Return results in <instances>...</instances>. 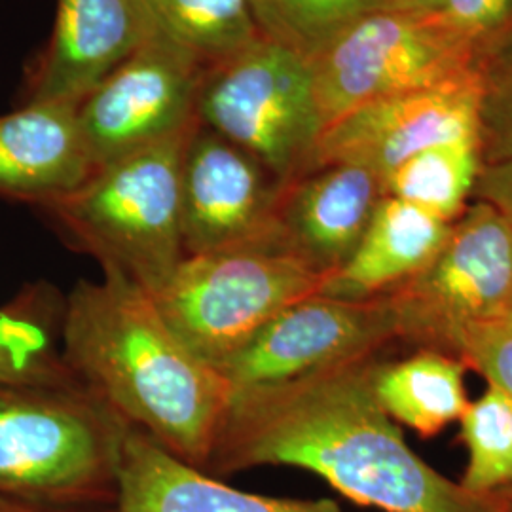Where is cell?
<instances>
[{"mask_svg": "<svg viewBox=\"0 0 512 512\" xmlns=\"http://www.w3.org/2000/svg\"><path fill=\"white\" fill-rule=\"evenodd\" d=\"M482 169L478 139L425 148L384 179L385 196L416 205L444 222H456L469 207Z\"/></svg>", "mask_w": 512, "mask_h": 512, "instance_id": "cell-20", "label": "cell"}, {"mask_svg": "<svg viewBox=\"0 0 512 512\" xmlns=\"http://www.w3.org/2000/svg\"><path fill=\"white\" fill-rule=\"evenodd\" d=\"M196 118L255 156L281 184L310 169L325 129L310 61L266 37L205 71Z\"/></svg>", "mask_w": 512, "mask_h": 512, "instance_id": "cell-7", "label": "cell"}, {"mask_svg": "<svg viewBox=\"0 0 512 512\" xmlns=\"http://www.w3.org/2000/svg\"><path fill=\"white\" fill-rule=\"evenodd\" d=\"M397 338L387 293L366 300L311 294L275 315L220 372L234 389L281 384L374 357Z\"/></svg>", "mask_w": 512, "mask_h": 512, "instance_id": "cell-10", "label": "cell"}, {"mask_svg": "<svg viewBox=\"0 0 512 512\" xmlns=\"http://www.w3.org/2000/svg\"><path fill=\"white\" fill-rule=\"evenodd\" d=\"M482 82L475 78L351 110L323 129L308 171L327 164L363 165L384 181L425 148L478 139Z\"/></svg>", "mask_w": 512, "mask_h": 512, "instance_id": "cell-12", "label": "cell"}, {"mask_svg": "<svg viewBox=\"0 0 512 512\" xmlns=\"http://www.w3.org/2000/svg\"><path fill=\"white\" fill-rule=\"evenodd\" d=\"M450 226L416 205L385 196L355 253L327 277L319 294L366 300L391 291L437 256Z\"/></svg>", "mask_w": 512, "mask_h": 512, "instance_id": "cell-17", "label": "cell"}, {"mask_svg": "<svg viewBox=\"0 0 512 512\" xmlns=\"http://www.w3.org/2000/svg\"><path fill=\"white\" fill-rule=\"evenodd\" d=\"M325 128L370 103L484 78L437 10L387 8L353 23L310 59Z\"/></svg>", "mask_w": 512, "mask_h": 512, "instance_id": "cell-6", "label": "cell"}, {"mask_svg": "<svg viewBox=\"0 0 512 512\" xmlns=\"http://www.w3.org/2000/svg\"><path fill=\"white\" fill-rule=\"evenodd\" d=\"M384 198V181L363 165H319L281 186V247L329 277L355 253Z\"/></svg>", "mask_w": 512, "mask_h": 512, "instance_id": "cell-14", "label": "cell"}, {"mask_svg": "<svg viewBox=\"0 0 512 512\" xmlns=\"http://www.w3.org/2000/svg\"><path fill=\"white\" fill-rule=\"evenodd\" d=\"M454 355L467 368H475L488 385L512 401V327L505 321L475 325L459 336Z\"/></svg>", "mask_w": 512, "mask_h": 512, "instance_id": "cell-26", "label": "cell"}, {"mask_svg": "<svg viewBox=\"0 0 512 512\" xmlns=\"http://www.w3.org/2000/svg\"><path fill=\"white\" fill-rule=\"evenodd\" d=\"M260 33L313 59L353 23L395 8V0H249Z\"/></svg>", "mask_w": 512, "mask_h": 512, "instance_id": "cell-22", "label": "cell"}, {"mask_svg": "<svg viewBox=\"0 0 512 512\" xmlns=\"http://www.w3.org/2000/svg\"><path fill=\"white\" fill-rule=\"evenodd\" d=\"M473 196L478 202L490 203L512 222V158L482 165Z\"/></svg>", "mask_w": 512, "mask_h": 512, "instance_id": "cell-27", "label": "cell"}, {"mask_svg": "<svg viewBox=\"0 0 512 512\" xmlns=\"http://www.w3.org/2000/svg\"><path fill=\"white\" fill-rule=\"evenodd\" d=\"M439 0H395V8L401 10H435Z\"/></svg>", "mask_w": 512, "mask_h": 512, "instance_id": "cell-29", "label": "cell"}, {"mask_svg": "<svg viewBox=\"0 0 512 512\" xmlns=\"http://www.w3.org/2000/svg\"><path fill=\"white\" fill-rule=\"evenodd\" d=\"M158 29L148 0H59L27 101L78 105Z\"/></svg>", "mask_w": 512, "mask_h": 512, "instance_id": "cell-13", "label": "cell"}, {"mask_svg": "<svg viewBox=\"0 0 512 512\" xmlns=\"http://www.w3.org/2000/svg\"><path fill=\"white\" fill-rule=\"evenodd\" d=\"M205 71L158 27L76 107L95 169L192 128Z\"/></svg>", "mask_w": 512, "mask_h": 512, "instance_id": "cell-9", "label": "cell"}, {"mask_svg": "<svg viewBox=\"0 0 512 512\" xmlns=\"http://www.w3.org/2000/svg\"><path fill=\"white\" fill-rule=\"evenodd\" d=\"M0 512H114V507H99V509H61V507H44L23 503L14 499L0 497Z\"/></svg>", "mask_w": 512, "mask_h": 512, "instance_id": "cell-28", "label": "cell"}, {"mask_svg": "<svg viewBox=\"0 0 512 512\" xmlns=\"http://www.w3.org/2000/svg\"><path fill=\"white\" fill-rule=\"evenodd\" d=\"M281 186L243 148L196 122L181 167V224L186 256L247 247L281 249Z\"/></svg>", "mask_w": 512, "mask_h": 512, "instance_id": "cell-11", "label": "cell"}, {"mask_svg": "<svg viewBox=\"0 0 512 512\" xmlns=\"http://www.w3.org/2000/svg\"><path fill=\"white\" fill-rule=\"evenodd\" d=\"M465 363L435 349H421L401 361H378L374 393L385 412L420 437H435L448 423L461 420L469 406Z\"/></svg>", "mask_w": 512, "mask_h": 512, "instance_id": "cell-18", "label": "cell"}, {"mask_svg": "<svg viewBox=\"0 0 512 512\" xmlns=\"http://www.w3.org/2000/svg\"><path fill=\"white\" fill-rule=\"evenodd\" d=\"M511 294L512 222L478 200L452 222L437 256L387 291L399 338L450 355L465 330L501 321Z\"/></svg>", "mask_w": 512, "mask_h": 512, "instance_id": "cell-8", "label": "cell"}, {"mask_svg": "<svg viewBox=\"0 0 512 512\" xmlns=\"http://www.w3.org/2000/svg\"><path fill=\"white\" fill-rule=\"evenodd\" d=\"M158 27L215 67L251 48L264 35L249 0H148Z\"/></svg>", "mask_w": 512, "mask_h": 512, "instance_id": "cell-21", "label": "cell"}, {"mask_svg": "<svg viewBox=\"0 0 512 512\" xmlns=\"http://www.w3.org/2000/svg\"><path fill=\"white\" fill-rule=\"evenodd\" d=\"M114 512H342L332 499L251 494L169 454L147 433L129 429Z\"/></svg>", "mask_w": 512, "mask_h": 512, "instance_id": "cell-15", "label": "cell"}, {"mask_svg": "<svg viewBox=\"0 0 512 512\" xmlns=\"http://www.w3.org/2000/svg\"><path fill=\"white\" fill-rule=\"evenodd\" d=\"M63 304L33 287L0 308V385L80 384L61 355Z\"/></svg>", "mask_w": 512, "mask_h": 512, "instance_id": "cell-19", "label": "cell"}, {"mask_svg": "<svg viewBox=\"0 0 512 512\" xmlns=\"http://www.w3.org/2000/svg\"><path fill=\"white\" fill-rule=\"evenodd\" d=\"M507 512H512V503H511V507H509V511Z\"/></svg>", "mask_w": 512, "mask_h": 512, "instance_id": "cell-31", "label": "cell"}, {"mask_svg": "<svg viewBox=\"0 0 512 512\" xmlns=\"http://www.w3.org/2000/svg\"><path fill=\"white\" fill-rule=\"evenodd\" d=\"M469 461L461 486L478 495L512 501V401L494 385L461 416Z\"/></svg>", "mask_w": 512, "mask_h": 512, "instance_id": "cell-23", "label": "cell"}, {"mask_svg": "<svg viewBox=\"0 0 512 512\" xmlns=\"http://www.w3.org/2000/svg\"><path fill=\"white\" fill-rule=\"evenodd\" d=\"M435 10L475 52L484 74L512 46V0H439Z\"/></svg>", "mask_w": 512, "mask_h": 512, "instance_id": "cell-24", "label": "cell"}, {"mask_svg": "<svg viewBox=\"0 0 512 512\" xmlns=\"http://www.w3.org/2000/svg\"><path fill=\"white\" fill-rule=\"evenodd\" d=\"M194 126L97 167L74 192L38 211L67 247L95 258L103 274L160 293L186 258L181 167Z\"/></svg>", "mask_w": 512, "mask_h": 512, "instance_id": "cell-4", "label": "cell"}, {"mask_svg": "<svg viewBox=\"0 0 512 512\" xmlns=\"http://www.w3.org/2000/svg\"><path fill=\"white\" fill-rule=\"evenodd\" d=\"M501 321H505L507 325H511L512 327V294L511 298H509V304H507V308H505V313H503V319Z\"/></svg>", "mask_w": 512, "mask_h": 512, "instance_id": "cell-30", "label": "cell"}, {"mask_svg": "<svg viewBox=\"0 0 512 512\" xmlns=\"http://www.w3.org/2000/svg\"><path fill=\"white\" fill-rule=\"evenodd\" d=\"M378 355L281 384L234 389L203 473L296 467L384 512H507L512 501L469 492L406 442L372 385Z\"/></svg>", "mask_w": 512, "mask_h": 512, "instance_id": "cell-1", "label": "cell"}, {"mask_svg": "<svg viewBox=\"0 0 512 512\" xmlns=\"http://www.w3.org/2000/svg\"><path fill=\"white\" fill-rule=\"evenodd\" d=\"M61 355L95 397L203 471L234 387L167 325L152 294L120 275L80 279L63 302Z\"/></svg>", "mask_w": 512, "mask_h": 512, "instance_id": "cell-2", "label": "cell"}, {"mask_svg": "<svg viewBox=\"0 0 512 512\" xmlns=\"http://www.w3.org/2000/svg\"><path fill=\"white\" fill-rule=\"evenodd\" d=\"M76 107L27 101L0 116V200L40 209L90 179L95 165Z\"/></svg>", "mask_w": 512, "mask_h": 512, "instance_id": "cell-16", "label": "cell"}, {"mask_svg": "<svg viewBox=\"0 0 512 512\" xmlns=\"http://www.w3.org/2000/svg\"><path fill=\"white\" fill-rule=\"evenodd\" d=\"M478 143L482 165L512 158V46L484 74Z\"/></svg>", "mask_w": 512, "mask_h": 512, "instance_id": "cell-25", "label": "cell"}, {"mask_svg": "<svg viewBox=\"0 0 512 512\" xmlns=\"http://www.w3.org/2000/svg\"><path fill=\"white\" fill-rule=\"evenodd\" d=\"M129 429L86 385H0V497L114 507Z\"/></svg>", "mask_w": 512, "mask_h": 512, "instance_id": "cell-3", "label": "cell"}, {"mask_svg": "<svg viewBox=\"0 0 512 512\" xmlns=\"http://www.w3.org/2000/svg\"><path fill=\"white\" fill-rule=\"evenodd\" d=\"M325 281L287 251L247 247L186 256L154 300L188 349L220 372L275 315L321 293Z\"/></svg>", "mask_w": 512, "mask_h": 512, "instance_id": "cell-5", "label": "cell"}]
</instances>
